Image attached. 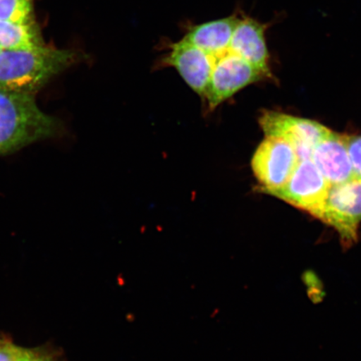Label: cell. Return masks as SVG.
<instances>
[{
	"instance_id": "4fadbf2b",
	"label": "cell",
	"mask_w": 361,
	"mask_h": 361,
	"mask_svg": "<svg viewBox=\"0 0 361 361\" xmlns=\"http://www.w3.org/2000/svg\"><path fill=\"white\" fill-rule=\"evenodd\" d=\"M24 361H51L49 360L47 357H45V356L35 354L34 351L29 350L28 354H27L26 357L25 358Z\"/></svg>"
},
{
	"instance_id": "9a60e30c",
	"label": "cell",
	"mask_w": 361,
	"mask_h": 361,
	"mask_svg": "<svg viewBox=\"0 0 361 361\" xmlns=\"http://www.w3.org/2000/svg\"><path fill=\"white\" fill-rule=\"evenodd\" d=\"M28 352H29V351H28ZM25 357H26V356H25ZM24 360H25V359H24ZM23 361H24V360H23Z\"/></svg>"
},
{
	"instance_id": "3957f363",
	"label": "cell",
	"mask_w": 361,
	"mask_h": 361,
	"mask_svg": "<svg viewBox=\"0 0 361 361\" xmlns=\"http://www.w3.org/2000/svg\"><path fill=\"white\" fill-rule=\"evenodd\" d=\"M313 216L336 230L343 247L353 246L358 241L361 223V179L331 185Z\"/></svg>"
},
{
	"instance_id": "5bb4252c",
	"label": "cell",
	"mask_w": 361,
	"mask_h": 361,
	"mask_svg": "<svg viewBox=\"0 0 361 361\" xmlns=\"http://www.w3.org/2000/svg\"><path fill=\"white\" fill-rule=\"evenodd\" d=\"M3 51V49L1 47H0V52H1Z\"/></svg>"
},
{
	"instance_id": "5b68a950",
	"label": "cell",
	"mask_w": 361,
	"mask_h": 361,
	"mask_svg": "<svg viewBox=\"0 0 361 361\" xmlns=\"http://www.w3.org/2000/svg\"><path fill=\"white\" fill-rule=\"evenodd\" d=\"M259 123L265 137L290 144L300 161L311 159L315 146L331 130L318 121L275 111H264Z\"/></svg>"
},
{
	"instance_id": "7a4b0ae2",
	"label": "cell",
	"mask_w": 361,
	"mask_h": 361,
	"mask_svg": "<svg viewBox=\"0 0 361 361\" xmlns=\"http://www.w3.org/2000/svg\"><path fill=\"white\" fill-rule=\"evenodd\" d=\"M61 123L38 106L35 96L0 88V156L55 137Z\"/></svg>"
},
{
	"instance_id": "9c48e42d",
	"label": "cell",
	"mask_w": 361,
	"mask_h": 361,
	"mask_svg": "<svg viewBox=\"0 0 361 361\" xmlns=\"http://www.w3.org/2000/svg\"><path fill=\"white\" fill-rule=\"evenodd\" d=\"M45 44L42 31L36 22L18 24L0 20V47L3 49H32Z\"/></svg>"
},
{
	"instance_id": "6da1fadb",
	"label": "cell",
	"mask_w": 361,
	"mask_h": 361,
	"mask_svg": "<svg viewBox=\"0 0 361 361\" xmlns=\"http://www.w3.org/2000/svg\"><path fill=\"white\" fill-rule=\"evenodd\" d=\"M79 61L73 49L44 47L0 52V88L36 96L49 81Z\"/></svg>"
},
{
	"instance_id": "8fae6325",
	"label": "cell",
	"mask_w": 361,
	"mask_h": 361,
	"mask_svg": "<svg viewBox=\"0 0 361 361\" xmlns=\"http://www.w3.org/2000/svg\"><path fill=\"white\" fill-rule=\"evenodd\" d=\"M356 178L361 179V135L343 134Z\"/></svg>"
},
{
	"instance_id": "277c9868",
	"label": "cell",
	"mask_w": 361,
	"mask_h": 361,
	"mask_svg": "<svg viewBox=\"0 0 361 361\" xmlns=\"http://www.w3.org/2000/svg\"><path fill=\"white\" fill-rule=\"evenodd\" d=\"M300 158L295 149L282 139L265 137L251 159V169L259 192L269 194L286 185Z\"/></svg>"
},
{
	"instance_id": "8992f818",
	"label": "cell",
	"mask_w": 361,
	"mask_h": 361,
	"mask_svg": "<svg viewBox=\"0 0 361 361\" xmlns=\"http://www.w3.org/2000/svg\"><path fill=\"white\" fill-rule=\"evenodd\" d=\"M267 79L269 78L263 71L240 54L230 53L216 61L213 67L204 97L209 104L207 106L214 111L247 85Z\"/></svg>"
},
{
	"instance_id": "ba28073f",
	"label": "cell",
	"mask_w": 361,
	"mask_h": 361,
	"mask_svg": "<svg viewBox=\"0 0 361 361\" xmlns=\"http://www.w3.org/2000/svg\"><path fill=\"white\" fill-rule=\"evenodd\" d=\"M311 160L331 185L348 182L355 178L343 134L331 130L315 146Z\"/></svg>"
},
{
	"instance_id": "30bf717a",
	"label": "cell",
	"mask_w": 361,
	"mask_h": 361,
	"mask_svg": "<svg viewBox=\"0 0 361 361\" xmlns=\"http://www.w3.org/2000/svg\"><path fill=\"white\" fill-rule=\"evenodd\" d=\"M0 20L18 24L35 23L33 0H0Z\"/></svg>"
},
{
	"instance_id": "7c38bea8",
	"label": "cell",
	"mask_w": 361,
	"mask_h": 361,
	"mask_svg": "<svg viewBox=\"0 0 361 361\" xmlns=\"http://www.w3.org/2000/svg\"><path fill=\"white\" fill-rule=\"evenodd\" d=\"M28 351L11 341H0V361H23Z\"/></svg>"
},
{
	"instance_id": "52a82bcc",
	"label": "cell",
	"mask_w": 361,
	"mask_h": 361,
	"mask_svg": "<svg viewBox=\"0 0 361 361\" xmlns=\"http://www.w3.org/2000/svg\"><path fill=\"white\" fill-rule=\"evenodd\" d=\"M331 186L312 160H300L287 183L269 195L313 216L326 200Z\"/></svg>"
}]
</instances>
